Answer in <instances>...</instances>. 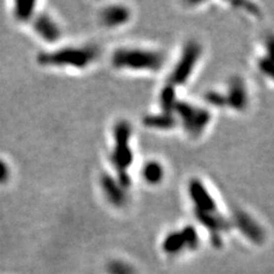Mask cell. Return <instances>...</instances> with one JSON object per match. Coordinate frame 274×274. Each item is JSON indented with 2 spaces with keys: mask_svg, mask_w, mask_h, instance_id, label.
<instances>
[{
  "mask_svg": "<svg viewBox=\"0 0 274 274\" xmlns=\"http://www.w3.org/2000/svg\"><path fill=\"white\" fill-rule=\"evenodd\" d=\"M101 190L107 203L115 208H121L127 204V189L109 174H103L100 179Z\"/></svg>",
  "mask_w": 274,
  "mask_h": 274,
  "instance_id": "cell-9",
  "label": "cell"
},
{
  "mask_svg": "<svg viewBox=\"0 0 274 274\" xmlns=\"http://www.w3.org/2000/svg\"><path fill=\"white\" fill-rule=\"evenodd\" d=\"M114 68L121 71L158 73L166 64V56L159 49L142 46L120 47L111 57Z\"/></svg>",
  "mask_w": 274,
  "mask_h": 274,
  "instance_id": "cell-2",
  "label": "cell"
},
{
  "mask_svg": "<svg viewBox=\"0 0 274 274\" xmlns=\"http://www.w3.org/2000/svg\"><path fill=\"white\" fill-rule=\"evenodd\" d=\"M34 30L39 38L49 44L59 41L62 35L59 23L47 13H40L34 16Z\"/></svg>",
  "mask_w": 274,
  "mask_h": 274,
  "instance_id": "cell-11",
  "label": "cell"
},
{
  "mask_svg": "<svg viewBox=\"0 0 274 274\" xmlns=\"http://www.w3.org/2000/svg\"><path fill=\"white\" fill-rule=\"evenodd\" d=\"M186 197L191 210L210 226H221L225 223L221 204L208 184L203 178L191 177L186 185Z\"/></svg>",
  "mask_w": 274,
  "mask_h": 274,
  "instance_id": "cell-3",
  "label": "cell"
},
{
  "mask_svg": "<svg viewBox=\"0 0 274 274\" xmlns=\"http://www.w3.org/2000/svg\"><path fill=\"white\" fill-rule=\"evenodd\" d=\"M205 55L204 46L198 40H189L182 46L174 61V64L167 77V85L174 87L176 91L179 87L189 84L199 67Z\"/></svg>",
  "mask_w": 274,
  "mask_h": 274,
  "instance_id": "cell-6",
  "label": "cell"
},
{
  "mask_svg": "<svg viewBox=\"0 0 274 274\" xmlns=\"http://www.w3.org/2000/svg\"><path fill=\"white\" fill-rule=\"evenodd\" d=\"M107 274H134L132 266L127 263L114 259L106 264Z\"/></svg>",
  "mask_w": 274,
  "mask_h": 274,
  "instance_id": "cell-14",
  "label": "cell"
},
{
  "mask_svg": "<svg viewBox=\"0 0 274 274\" xmlns=\"http://www.w3.org/2000/svg\"><path fill=\"white\" fill-rule=\"evenodd\" d=\"M167 169L161 161L150 159L145 161L140 168V177L149 186H159L166 181Z\"/></svg>",
  "mask_w": 274,
  "mask_h": 274,
  "instance_id": "cell-12",
  "label": "cell"
},
{
  "mask_svg": "<svg viewBox=\"0 0 274 274\" xmlns=\"http://www.w3.org/2000/svg\"><path fill=\"white\" fill-rule=\"evenodd\" d=\"M132 136L133 128L129 122L125 120L118 121L113 127V150L111 151L110 161L112 164L119 183L128 189L132 184L131 169L134 162V152L132 150Z\"/></svg>",
  "mask_w": 274,
  "mask_h": 274,
  "instance_id": "cell-5",
  "label": "cell"
},
{
  "mask_svg": "<svg viewBox=\"0 0 274 274\" xmlns=\"http://www.w3.org/2000/svg\"><path fill=\"white\" fill-rule=\"evenodd\" d=\"M203 102L211 111L221 110L233 114L246 113L251 104L250 88L244 78L232 75L221 87L206 92Z\"/></svg>",
  "mask_w": 274,
  "mask_h": 274,
  "instance_id": "cell-1",
  "label": "cell"
},
{
  "mask_svg": "<svg viewBox=\"0 0 274 274\" xmlns=\"http://www.w3.org/2000/svg\"><path fill=\"white\" fill-rule=\"evenodd\" d=\"M34 1H17L14 3V16L19 22H28L35 16Z\"/></svg>",
  "mask_w": 274,
  "mask_h": 274,
  "instance_id": "cell-13",
  "label": "cell"
},
{
  "mask_svg": "<svg viewBox=\"0 0 274 274\" xmlns=\"http://www.w3.org/2000/svg\"><path fill=\"white\" fill-rule=\"evenodd\" d=\"M99 54L95 46H70L41 53L38 62L50 68H86L95 62Z\"/></svg>",
  "mask_w": 274,
  "mask_h": 274,
  "instance_id": "cell-7",
  "label": "cell"
},
{
  "mask_svg": "<svg viewBox=\"0 0 274 274\" xmlns=\"http://www.w3.org/2000/svg\"><path fill=\"white\" fill-rule=\"evenodd\" d=\"M177 129L190 140H199L211 127L212 111L201 103L177 100L172 106Z\"/></svg>",
  "mask_w": 274,
  "mask_h": 274,
  "instance_id": "cell-4",
  "label": "cell"
},
{
  "mask_svg": "<svg viewBox=\"0 0 274 274\" xmlns=\"http://www.w3.org/2000/svg\"><path fill=\"white\" fill-rule=\"evenodd\" d=\"M132 15V9L129 7L121 3H114L104 7L101 10L100 20L105 28L118 29L131 22Z\"/></svg>",
  "mask_w": 274,
  "mask_h": 274,
  "instance_id": "cell-10",
  "label": "cell"
},
{
  "mask_svg": "<svg viewBox=\"0 0 274 274\" xmlns=\"http://www.w3.org/2000/svg\"><path fill=\"white\" fill-rule=\"evenodd\" d=\"M252 66L259 77L274 88V31L262 35L255 46Z\"/></svg>",
  "mask_w": 274,
  "mask_h": 274,
  "instance_id": "cell-8",
  "label": "cell"
},
{
  "mask_svg": "<svg viewBox=\"0 0 274 274\" xmlns=\"http://www.w3.org/2000/svg\"><path fill=\"white\" fill-rule=\"evenodd\" d=\"M10 178V167L5 160L0 159V185L6 184Z\"/></svg>",
  "mask_w": 274,
  "mask_h": 274,
  "instance_id": "cell-15",
  "label": "cell"
}]
</instances>
